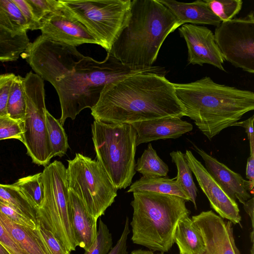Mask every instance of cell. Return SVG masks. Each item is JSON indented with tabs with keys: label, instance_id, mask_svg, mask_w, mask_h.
<instances>
[{
	"label": "cell",
	"instance_id": "cell-1",
	"mask_svg": "<svg viewBox=\"0 0 254 254\" xmlns=\"http://www.w3.org/2000/svg\"><path fill=\"white\" fill-rule=\"evenodd\" d=\"M21 57L59 96L63 126L86 108H93L105 85L128 75L148 70H132L107 53L103 61L80 53L75 47L52 41L41 35L29 44Z\"/></svg>",
	"mask_w": 254,
	"mask_h": 254
},
{
	"label": "cell",
	"instance_id": "cell-2",
	"mask_svg": "<svg viewBox=\"0 0 254 254\" xmlns=\"http://www.w3.org/2000/svg\"><path fill=\"white\" fill-rule=\"evenodd\" d=\"M94 120L131 124L165 117L184 116L173 83L156 72H138L107 84L91 109Z\"/></svg>",
	"mask_w": 254,
	"mask_h": 254
},
{
	"label": "cell",
	"instance_id": "cell-3",
	"mask_svg": "<svg viewBox=\"0 0 254 254\" xmlns=\"http://www.w3.org/2000/svg\"><path fill=\"white\" fill-rule=\"evenodd\" d=\"M181 26L158 0H132L127 22L108 53L131 69L165 74L153 64L166 38Z\"/></svg>",
	"mask_w": 254,
	"mask_h": 254
},
{
	"label": "cell",
	"instance_id": "cell-4",
	"mask_svg": "<svg viewBox=\"0 0 254 254\" xmlns=\"http://www.w3.org/2000/svg\"><path fill=\"white\" fill-rule=\"evenodd\" d=\"M173 84L184 116L193 120L210 140L254 109V92L217 83L208 76Z\"/></svg>",
	"mask_w": 254,
	"mask_h": 254
},
{
	"label": "cell",
	"instance_id": "cell-5",
	"mask_svg": "<svg viewBox=\"0 0 254 254\" xmlns=\"http://www.w3.org/2000/svg\"><path fill=\"white\" fill-rule=\"evenodd\" d=\"M133 214L130 225L133 243L153 252H168L181 219L189 216L184 199L153 192L133 193Z\"/></svg>",
	"mask_w": 254,
	"mask_h": 254
},
{
	"label": "cell",
	"instance_id": "cell-6",
	"mask_svg": "<svg viewBox=\"0 0 254 254\" xmlns=\"http://www.w3.org/2000/svg\"><path fill=\"white\" fill-rule=\"evenodd\" d=\"M91 132L97 161L117 190L127 188L135 173L136 130L130 124L94 120Z\"/></svg>",
	"mask_w": 254,
	"mask_h": 254
},
{
	"label": "cell",
	"instance_id": "cell-7",
	"mask_svg": "<svg viewBox=\"0 0 254 254\" xmlns=\"http://www.w3.org/2000/svg\"><path fill=\"white\" fill-rule=\"evenodd\" d=\"M66 169L57 160L45 167L42 172L44 196L36 209V219L70 252L77 245L71 223Z\"/></svg>",
	"mask_w": 254,
	"mask_h": 254
},
{
	"label": "cell",
	"instance_id": "cell-8",
	"mask_svg": "<svg viewBox=\"0 0 254 254\" xmlns=\"http://www.w3.org/2000/svg\"><path fill=\"white\" fill-rule=\"evenodd\" d=\"M67 162L68 190L79 198L91 215L97 220L114 202L118 190L97 161L77 153Z\"/></svg>",
	"mask_w": 254,
	"mask_h": 254
},
{
	"label": "cell",
	"instance_id": "cell-9",
	"mask_svg": "<svg viewBox=\"0 0 254 254\" xmlns=\"http://www.w3.org/2000/svg\"><path fill=\"white\" fill-rule=\"evenodd\" d=\"M109 52L126 26L131 0H61Z\"/></svg>",
	"mask_w": 254,
	"mask_h": 254
},
{
	"label": "cell",
	"instance_id": "cell-10",
	"mask_svg": "<svg viewBox=\"0 0 254 254\" xmlns=\"http://www.w3.org/2000/svg\"><path fill=\"white\" fill-rule=\"evenodd\" d=\"M26 111L22 122L21 142L33 162L48 165L53 158L46 123L45 94L43 79L31 71L24 77Z\"/></svg>",
	"mask_w": 254,
	"mask_h": 254
},
{
	"label": "cell",
	"instance_id": "cell-11",
	"mask_svg": "<svg viewBox=\"0 0 254 254\" xmlns=\"http://www.w3.org/2000/svg\"><path fill=\"white\" fill-rule=\"evenodd\" d=\"M214 40L224 60L254 73V12L222 21L216 27Z\"/></svg>",
	"mask_w": 254,
	"mask_h": 254
},
{
	"label": "cell",
	"instance_id": "cell-12",
	"mask_svg": "<svg viewBox=\"0 0 254 254\" xmlns=\"http://www.w3.org/2000/svg\"><path fill=\"white\" fill-rule=\"evenodd\" d=\"M42 22V35L49 39L69 46L84 44L100 46L99 42L62 3Z\"/></svg>",
	"mask_w": 254,
	"mask_h": 254
},
{
	"label": "cell",
	"instance_id": "cell-13",
	"mask_svg": "<svg viewBox=\"0 0 254 254\" xmlns=\"http://www.w3.org/2000/svg\"><path fill=\"white\" fill-rule=\"evenodd\" d=\"M191 219L204 241L205 251L203 254H241L231 221H224L212 210L202 211Z\"/></svg>",
	"mask_w": 254,
	"mask_h": 254
},
{
	"label": "cell",
	"instance_id": "cell-14",
	"mask_svg": "<svg viewBox=\"0 0 254 254\" xmlns=\"http://www.w3.org/2000/svg\"><path fill=\"white\" fill-rule=\"evenodd\" d=\"M187 163L203 193L207 197L211 208L223 219L241 226V216L238 205L225 192L189 150L185 153Z\"/></svg>",
	"mask_w": 254,
	"mask_h": 254
},
{
	"label": "cell",
	"instance_id": "cell-15",
	"mask_svg": "<svg viewBox=\"0 0 254 254\" xmlns=\"http://www.w3.org/2000/svg\"><path fill=\"white\" fill-rule=\"evenodd\" d=\"M178 30L186 41L190 64L201 66L208 64L225 71L223 65L224 59L211 30L206 27L192 24H184Z\"/></svg>",
	"mask_w": 254,
	"mask_h": 254
},
{
	"label": "cell",
	"instance_id": "cell-16",
	"mask_svg": "<svg viewBox=\"0 0 254 254\" xmlns=\"http://www.w3.org/2000/svg\"><path fill=\"white\" fill-rule=\"evenodd\" d=\"M193 147L203 160L207 172L231 199L243 204L252 197L249 191L253 194L254 183L245 180L195 144Z\"/></svg>",
	"mask_w": 254,
	"mask_h": 254
},
{
	"label": "cell",
	"instance_id": "cell-17",
	"mask_svg": "<svg viewBox=\"0 0 254 254\" xmlns=\"http://www.w3.org/2000/svg\"><path fill=\"white\" fill-rule=\"evenodd\" d=\"M130 124L137 133V146L159 139L177 138L193 128L191 124L179 117H165Z\"/></svg>",
	"mask_w": 254,
	"mask_h": 254
},
{
	"label": "cell",
	"instance_id": "cell-18",
	"mask_svg": "<svg viewBox=\"0 0 254 254\" xmlns=\"http://www.w3.org/2000/svg\"><path fill=\"white\" fill-rule=\"evenodd\" d=\"M70 220L77 246L87 251L96 239L97 220L93 217L82 201L69 190Z\"/></svg>",
	"mask_w": 254,
	"mask_h": 254
},
{
	"label": "cell",
	"instance_id": "cell-19",
	"mask_svg": "<svg viewBox=\"0 0 254 254\" xmlns=\"http://www.w3.org/2000/svg\"><path fill=\"white\" fill-rule=\"evenodd\" d=\"M175 16L181 25L207 24L218 26L219 18L210 10L204 0H197L192 2H179L173 0H158Z\"/></svg>",
	"mask_w": 254,
	"mask_h": 254
},
{
	"label": "cell",
	"instance_id": "cell-20",
	"mask_svg": "<svg viewBox=\"0 0 254 254\" xmlns=\"http://www.w3.org/2000/svg\"><path fill=\"white\" fill-rule=\"evenodd\" d=\"M0 222L26 254H51L37 228L14 223L0 211Z\"/></svg>",
	"mask_w": 254,
	"mask_h": 254
},
{
	"label": "cell",
	"instance_id": "cell-21",
	"mask_svg": "<svg viewBox=\"0 0 254 254\" xmlns=\"http://www.w3.org/2000/svg\"><path fill=\"white\" fill-rule=\"evenodd\" d=\"M174 243L179 248V254H203L205 251L201 234L189 216H185L179 221Z\"/></svg>",
	"mask_w": 254,
	"mask_h": 254
},
{
	"label": "cell",
	"instance_id": "cell-22",
	"mask_svg": "<svg viewBox=\"0 0 254 254\" xmlns=\"http://www.w3.org/2000/svg\"><path fill=\"white\" fill-rule=\"evenodd\" d=\"M153 192L180 197L187 201L190 198L175 178L168 177L146 178L142 177L134 182L127 190V192Z\"/></svg>",
	"mask_w": 254,
	"mask_h": 254
},
{
	"label": "cell",
	"instance_id": "cell-23",
	"mask_svg": "<svg viewBox=\"0 0 254 254\" xmlns=\"http://www.w3.org/2000/svg\"><path fill=\"white\" fill-rule=\"evenodd\" d=\"M0 202L37 223L36 209L14 183L10 185L0 184Z\"/></svg>",
	"mask_w": 254,
	"mask_h": 254
},
{
	"label": "cell",
	"instance_id": "cell-24",
	"mask_svg": "<svg viewBox=\"0 0 254 254\" xmlns=\"http://www.w3.org/2000/svg\"><path fill=\"white\" fill-rule=\"evenodd\" d=\"M0 26L14 35L28 30L25 18L13 0H0Z\"/></svg>",
	"mask_w": 254,
	"mask_h": 254
},
{
	"label": "cell",
	"instance_id": "cell-25",
	"mask_svg": "<svg viewBox=\"0 0 254 254\" xmlns=\"http://www.w3.org/2000/svg\"><path fill=\"white\" fill-rule=\"evenodd\" d=\"M30 43L27 33L13 35L0 26V61H16Z\"/></svg>",
	"mask_w": 254,
	"mask_h": 254
},
{
	"label": "cell",
	"instance_id": "cell-26",
	"mask_svg": "<svg viewBox=\"0 0 254 254\" xmlns=\"http://www.w3.org/2000/svg\"><path fill=\"white\" fill-rule=\"evenodd\" d=\"M135 170L146 178L166 177L169 171L168 166L159 157L151 143L138 159Z\"/></svg>",
	"mask_w": 254,
	"mask_h": 254
},
{
	"label": "cell",
	"instance_id": "cell-27",
	"mask_svg": "<svg viewBox=\"0 0 254 254\" xmlns=\"http://www.w3.org/2000/svg\"><path fill=\"white\" fill-rule=\"evenodd\" d=\"M172 162L174 163L177 170L176 181L189 195L196 209V198L197 189L193 182L192 172L187 163L185 154L180 150L170 153Z\"/></svg>",
	"mask_w": 254,
	"mask_h": 254
},
{
	"label": "cell",
	"instance_id": "cell-28",
	"mask_svg": "<svg viewBox=\"0 0 254 254\" xmlns=\"http://www.w3.org/2000/svg\"><path fill=\"white\" fill-rule=\"evenodd\" d=\"M46 127L53 157H62L69 148L67 136L59 120L55 118L47 110Z\"/></svg>",
	"mask_w": 254,
	"mask_h": 254
},
{
	"label": "cell",
	"instance_id": "cell-29",
	"mask_svg": "<svg viewBox=\"0 0 254 254\" xmlns=\"http://www.w3.org/2000/svg\"><path fill=\"white\" fill-rule=\"evenodd\" d=\"M26 111L24 77L15 76L10 90L7 105V116L22 122Z\"/></svg>",
	"mask_w": 254,
	"mask_h": 254
},
{
	"label": "cell",
	"instance_id": "cell-30",
	"mask_svg": "<svg viewBox=\"0 0 254 254\" xmlns=\"http://www.w3.org/2000/svg\"><path fill=\"white\" fill-rule=\"evenodd\" d=\"M22 191L26 198L37 209L44 196L42 172L19 179L14 183Z\"/></svg>",
	"mask_w": 254,
	"mask_h": 254
},
{
	"label": "cell",
	"instance_id": "cell-31",
	"mask_svg": "<svg viewBox=\"0 0 254 254\" xmlns=\"http://www.w3.org/2000/svg\"><path fill=\"white\" fill-rule=\"evenodd\" d=\"M221 22L230 20L242 9V0H204Z\"/></svg>",
	"mask_w": 254,
	"mask_h": 254
},
{
	"label": "cell",
	"instance_id": "cell-32",
	"mask_svg": "<svg viewBox=\"0 0 254 254\" xmlns=\"http://www.w3.org/2000/svg\"><path fill=\"white\" fill-rule=\"evenodd\" d=\"M112 235L106 224L100 219L95 240L84 254H107L112 248Z\"/></svg>",
	"mask_w": 254,
	"mask_h": 254
},
{
	"label": "cell",
	"instance_id": "cell-33",
	"mask_svg": "<svg viewBox=\"0 0 254 254\" xmlns=\"http://www.w3.org/2000/svg\"><path fill=\"white\" fill-rule=\"evenodd\" d=\"M22 133L21 122L8 116H0V140L13 138L21 141Z\"/></svg>",
	"mask_w": 254,
	"mask_h": 254
},
{
	"label": "cell",
	"instance_id": "cell-34",
	"mask_svg": "<svg viewBox=\"0 0 254 254\" xmlns=\"http://www.w3.org/2000/svg\"><path fill=\"white\" fill-rule=\"evenodd\" d=\"M35 18L41 24L60 4V0H26Z\"/></svg>",
	"mask_w": 254,
	"mask_h": 254
},
{
	"label": "cell",
	"instance_id": "cell-35",
	"mask_svg": "<svg viewBox=\"0 0 254 254\" xmlns=\"http://www.w3.org/2000/svg\"><path fill=\"white\" fill-rule=\"evenodd\" d=\"M51 254H70L62 244L49 230L38 223L37 227Z\"/></svg>",
	"mask_w": 254,
	"mask_h": 254
},
{
	"label": "cell",
	"instance_id": "cell-36",
	"mask_svg": "<svg viewBox=\"0 0 254 254\" xmlns=\"http://www.w3.org/2000/svg\"><path fill=\"white\" fill-rule=\"evenodd\" d=\"M15 75L7 73L0 75V116H7V105L11 86Z\"/></svg>",
	"mask_w": 254,
	"mask_h": 254
},
{
	"label": "cell",
	"instance_id": "cell-37",
	"mask_svg": "<svg viewBox=\"0 0 254 254\" xmlns=\"http://www.w3.org/2000/svg\"><path fill=\"white\" fill-rule=\"evenodd\" d=\"M0 211L14 223L34 229L37 227V223L1 202H0Z\"/></svg>",
	"mask_w": 254,
	"mask_h": 254
},
{
	"label": "cell",
	"instance_id": "cell-38",
	"mask_svg": "<svg viewBox=\"0 0 254 254\" xmlns=\"http://www.w3.org/2000/svg\"><path fill=\"white\" fill-rule=\"evenodd\" d=\"M20 10L27 22L28 30L41 29L42 24L34 17L26 0H13Z\"/></svg>",
	"mask_w": 254,
	"mask_h": 254
},
{
	"label": "cell",
	"instance_id": "cell-39",
	"mask_svg": "<svg viewBox=\"0 0 254 254\" xmlns=\"http://www.w3.org/2000/svg\"><path fill=\"white\" fill-rule=\"evenodd\" d=\"M0 243L11 254H26L0 222Z\"/></svg>",
	"mask_w": 254,
	"mask_h": 254
},
{
	"label": "cell",
	"instance_id": "cell-40",
	"mask_svg": "<svg viewBox=\"0 0 254 254\" xmlns=\"http://www.w3.org/2000/svg\"><path fill=\"white\" fill-rule=\"evenodd\" d=\"M129 225V219L127 217L120 238L107 254H128L127 251V240L130 233Z\"/></svg>",
	"mask_w": 254,
	"mask_h": 254
},
{
	"label": "cell",
	"instance_id": "cell-41",
	"mask_svg": "<svg viewBox=\"0 0 254 254\" xmlns=\"http://www.w3.org/2000/svg\"><path fill=\"white\" fill-rule=\"evenodd\" d=\"M254 116L253 115L247 120L244 121L237 122L232 126L241 127L245 128L250 143V153H254Z\"/></svg>",
	"mask_w": 254,
	"mask_h": 254
},
{
	"label": "cell",
	"instance_id": "cell-42",
	"mask_svg": "<svg viewBox=\"0 0 254 254\" xmlns=\"http://www.w3.org/2000/svg\"><path fill=\"white\" fill-rule=\"evenodd\" d=\"M246 175L249 181L254 183V153H250L248 159Z\"/></svg>",
	"mask_w": 254,
	"mask_h": 254
},
{
	"label": "cell",
	"instance_id": "cell-43",
	"mask_svg": "<svg viewBox=\"0 0 254 254\" xmlns=\"http://www.w3.org/2000/svg\"><path fill=\"white\" fill-rule=\"evenodd\" d=\"M243 207L246 212L251 218L252 227L254 229V197L253 196L243 204Z\"/></svg>",
	"mask_w": 254,
	"mask_h": 254
},
{
	"label": "cell",
	"instance_id": "cell-44",
	"mask_svg": "<svg viewBox=\"0 0 254 254\" xmlns=\"http://www.w3.org/2000/svg\"><path fill=\"white\" fill-rule=\"evenodd\" d=\"M130 254H164V253L160 252L158 254H154L153 251L149 250H143L141 249H138L132 251Z\"/></svg>",
	"mask_w": 254,
	"mask_h": 254
},
{
	"label": "cell",
	"instance_id": "cell-45",
	"mask_svg": "<svg viewBox=\"0 0 254 254\" xmlns=\"http://www.w3.org/2000/svg\"><path fill=\"white\" fill-rule=\"evenodd\" d=\"M0 254H11L0 243Z\"/></svg>",
	"mask_w": 254,
	"mask_h": 254
},
{
	"label": "cell",
	"instance_id": "cell-46",
	"mask_svg": "<svg viewBox=\"0 0 254 254\" xmlns=\"http://www.w3.org/2000/svg\"><path fill=\"white\" fill-rule=\"evenodd\" d=\"M250 240L252 244H254V229L250 232Z\"/></svg>",
	"mask_w": 254,
	"mask_h": 254
},
{
	"label": "cell",
	"instance_id": "cell-47",
	"mask_svg": "<svg viewBox=\"0 0 254 254\" xmlns=\"http://www.w3.org/2000/svg\"><path fill=\"white\" fill-rule=\"evenodd\" d=\"M251 254H254V244H252L251 248L250 249Z\"/></svg>",
	"mask_w": 254,
	"mask_h": 254
}]
</instances>
